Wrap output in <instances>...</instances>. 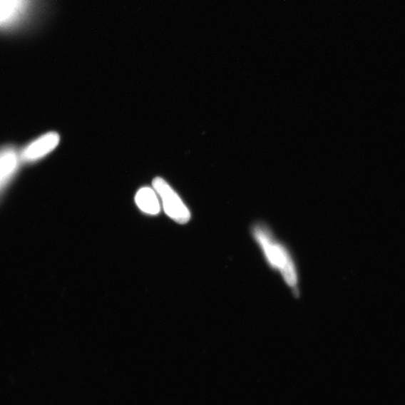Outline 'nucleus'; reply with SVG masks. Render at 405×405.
Returning <instances> with one entry per match:
<instances>
[{
	"instance_id": "2",
	"label": "nucleus",
	"mask_w": 405,
	"mask_h": 405,
	"mask_svg": "<svg viewBox=\"0 0 405 405\" xmlns=\"http://www.w3.org/2000/svg\"><path fill=\"white\" fill-rule=\"evenodd\" d=\"M153 188L160 198L164 210L170 218L180 224H185L190 220V210L166 180L161 178H155Z\"/></svg>"
},
{
	"instance_id": "4",
	"label": "nucleus",
	"mask_w": 405,
	"mask_h": 405,
	"mask_svg": "<svg viewBox=\"0 0 405 405\" xmlns=\"http://www.w3.org/2000/svg\"><path fill=\"white\" fill-rule=\"evenodd\" d=\"M20 151L13 146L0 148V197L16 178L21 164Z\"/></svg>"
},
{
	"instance_id": "5",
	"label": "nucleus",
	"mask_w": 405,
	"mask_h": 405,
	"mask_svg": "<svg viewBox=\"0 0 405 405\" xmlns=\"http://www.w3.org/2000/svg\"><path fill=\"white\" fill-rule=\"evenodd\" d=\"M135 202L137 206L143 212L154 215L160 212V202L153 188H141L136 194Z\"/></svg>"
},
{
	"instance_id": "3",
	"label": "nucleus",
	"mask_w": 405,
	"mask_h": 405,
	"mask_svg": "<svg viewBox=\"0 0 405 405\" xmlns=\"http://www.w3.org/2000/svg\"><path fill=\"white\" fill-rule=\"evenodd\" d=\"M61 137L56 133L43 135L20 150L22 163H34L46 157L59 145Z\"/></svg>"
},
{
	"instance_id": "6",
	"label": "nucleus",
	"mask_w": 405,
	"mask_h": 405,
	"mask_svg": "<svg viewBox=\"0 0 405 405\" xmlns=\"http://www.w3.org/2000/svg\"><path fill=\"white\" fill-rule=\"evenodd\" d=\"M16 6V0H0V21L7 19Z\"/></svg>"
},
{
	"instance_id": "1",
	"label": "nucleus",
	"mask_w": 405,
	"mask_h": 405,
	"mask_svg": "<svg viewBox=\"0 0 405 405\" xmlns=\"http://www.w3.org/2000/svg\"><path fill=\"white\" fill-rule=\"evenodd\" d=\"M253 235L270 265L280 272L288 286L296 287L298 282L297 269L284 245L275 239L270 230L263 225H257L254 227Z\"/></svg>"
}]
</instances>
